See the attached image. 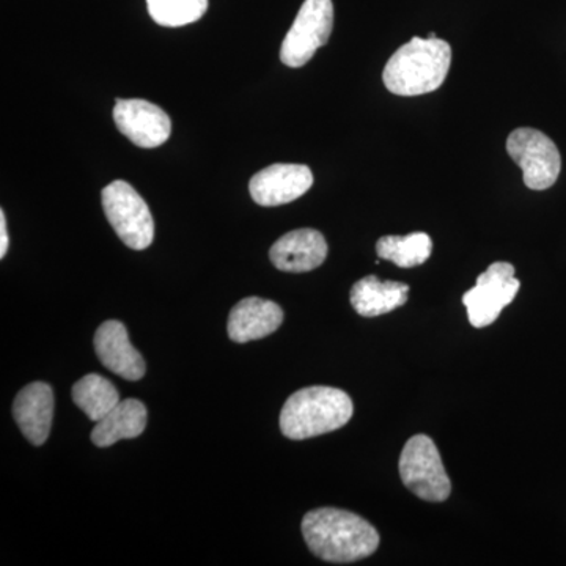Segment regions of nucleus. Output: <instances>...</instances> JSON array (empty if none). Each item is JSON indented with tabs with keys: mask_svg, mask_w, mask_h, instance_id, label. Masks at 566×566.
<instances>
[{
	"mask_svg": "<svg viewBox=\"0 0 566 566\" xmlns=\"http://www.w3.org/2000/svg\"><path fill=\"white\" fill-rule=\"evenodd\" d=\"M334 29L333 0H305L292 29L283 39L281 61L290 69H301L315 52L327 44Z\"/></svg>",
	"mask_w": 566,
	"mask_h": 566,
	"instance_id": "0eeeda50",
	"label": "nucleus"
},
{
	"mask_svg": "<svg viewBox=\"0 0 566 566\" xmlns=\"http://www.w3.org/2000/svg\"><path fill=\"white\" fill-rule=\"evenodd\" d=\"M521 282L515 277L512 263L497 262L479 275L474 289L464 293L463 304L468 308L469 322L474 327L493 324L506 305L515 301Z\"/></svg>",
	"mask_w": 566,
	"mask_h": 566,
	"instance_id": "6e6552de",
	"label": "nucleus"
},
{
	"mask_svg": "<svg viewBox=\"0 0 566 566\" xmlns=\"http://www.w3.org/2000/svg\"><path fill=\"white\" fill-rule=\"evenodd\" d=\"M326 256V240L314 229L283 234L270 251L271 262L283 273H308L322 266Z\"/></svg>",
	"mask_w": 566,
	"mask_h": 566,
	"instance_id": "f8f14e48",
	"label": "nucleus"
},
{
	"mask_svg": "<svg viewBox=\"0 0 566 566\" xmlns=\"http://www.w3.org/2000/svg\"><path fill=\"white\" fill-rule=\"evenodd\" d=\"M114 120L118 132L142 148L161 147L172 134L169 115L145 99H117Z\"/></svg>",
	"mask_w": 566,
	"mask_h": 566,
	"instance_id": "1a4fd4ad",
	"label": "nucleus"
},
{
	"mask_svg": "<svg viewBox=\"0 0 566 566\" xmlns=\"http://www.w3.org/2000/svg\"><path fill=\"white\" fill-rule=\"evenodd\" d=\"M208 6V0H147L153 21L164 28L192 24L207 13Z\"/></svg>",
	"mask_w": 566,
	"mask_h": 566,
	"instance_id": "6ab92c4d",
	"label": "nucleus"
},
{
	"mask_svg": "<svg viewBox=\"0 0 566 566\" xmlns=\"http://www.w3.org/2000/svg\"><path fill=\"white\" fill-rule=\"evenodd\" d=\"M283 323L281 305L262 297H245L229 316V337L234 344H248L275 333Z\"/></svg>",
	"mask_w": 566,
	"mask_h": 566,
	"instance_id": "4468645a",
	"label": "nucleus"
},
{
	"mask_svg": "<svg viewBox=\"0 0 566 566\" xmlns=\"http://www.w3.org/2000/svg\"><path fill=\"white\" fill-rule=\"evenodd\" d=\"M506 151L523 170L524 185L534 191H545L556 185L562 170L557 145L545 133L534 128H517L506 139Z\"/></svg>",
	"mask_w": 566,
	"mask_h": 566,
	"instance_id": "423d86ee",
	"label": "nucleus"
},
{
	"mask_svg": "<svg viewBox=\"0 0 566 566\" xmlns=\"http://www.w3.org/2000/svg\"><path fill=\"white\" fill-rule=\"evenodd\" d=\"M409 286L406 283L379 281L376 275H367L354 283L349 301L354 311L365 318L389 314L408 303Z\"/></svg>",
	"mask_w": 566,
	"mask_h": 566,
	"instance_id": "2eb2a0df",
	"label": "nucleus"
},
{
	"mask_svg": "<svg viewBox=\"0 0 566 566\" xmlns=\"http://www.w3.org/2000/svg\"><path fill=\"white\" fill-rule=\"evenodd\" d=\"M103 210L112 229L134 251L150 248L155 221L150 208L129 182L115 180L103 189Z\"/></svg>",
	"mask_w": 566,
	"mask_h": 566,
	"instance_id": "20e7f679",
	"label": "nucleus"
},
{
	"mask_svg": "<svg viewBox=\"0 0 566 566\" xmlns=\"http://www.w3.org/2000/svg\"><path fill=\"white\" fill-rule=\"evenodd\" d=\"M73 401L92 422H99L120 403V394L115 386L99 375H87L71 390Z\"/></svg>",
	"mask_w": 566,
	"mask_h": 566,
	"instance_id": "f3484780",
	"label": "nucleus"
},
{
	"mask_svg": "<svg viewBox=\"0 0 566 566\" xmlns=\"http://www.w3.org/2000/svg\"><path fill=\"white\" fill-rule=\"evenodd\" d=\"M308 549L331 564H352L376 553L379 534L364 517L340 509H316L303 520Z\"/></svg>",
	"mask_w": 566,
	"mask_h": 566,
	"instance_id": "f257e3e1",
	"label": "nucleus"
},
{
	"mask_svg": "<svg viewBox=\"0 0 566 566\" xmlns=\"http://www.w3.org/2000/svg\"><path fill=\"white\" fill-rule=\"evenodd\" d=\"M433 241L427 233L416 232L406 237H382L376 243L379 259L397 264L398 268L420 266L430 259Z\"/></svg>",
	"mask_w": 566,
	"mask_h": 566,
	"instance_id": "a211bd4d",
	"label": "nucleus"
},
{
	"mask_svg": "<svg viewBox=\"0 0 566 566\" xmlns=\"http://www.w3.org/2000/svg\"><path fill=\"white\" fill-rule=\"evenodd\" d=\"M353 412V400L344 390L326 386L305 387L283 405L281 430L285 438L304 441L345 427Z\"/></svg>",
	"mask_w": 566,
	"mask_h": 566,
	"instance_id": "7ed1b4c3",
	"label": "nucleus"
},
{
	"mask_svg": "<svg viewBox=\"0 0 566 566\" xmlns=\"http://www.w3.org/2000/svg\"><path fill=\"white\" fill-rule=\"evenodd\" d=\"M9 251V233H7L6 212L0 211V256H6Z\"/></svg>",
	"mask_w": 566,
	"mask_h": 566,
	"instance_id": "aec40b11",
	"label": "nucleus"
},
{
	"mask_svg": "<svg viewBox=\"0 0 566 566\" xmlns=\"http://www.w3.org/2000/svg\"><path fill=\"white\" fill-rule=\"evenodd\" d=\"M147 427V408L136 398H126L96 422L92 442L96 447H111L122 439L139 438Z\"/></svg>",
	"mask_w": 566,
	"mask_h": 566,
	"instance_id": "dca6fc26",
	"label": "nucleus"
},
{
	"mask_svg": "<svg viewBox=\"0 0 566 566\" xmlns=\"http://www.w3.org/2000/svg\"><path fill=\"white\" fill-rule=\"evenodd\" d=\"M93 345L96 356L112 374L122 376L126 381H139L144 378L147 365L129 342L125 324L117 319L104 322L96 331Z\"/></svg>",
	"mask_w": 566,
	"mask_h": 566,
	"instance_id": "9b49d317",
	"label": "nucleus"
},
{
	"mask_svg": "<svg viewBox=\"0 0 566 566\" xmlns=\"http://www.w3.org/2000/svg\"><path fill=\"white\" fill-rule=\"evenodd\" d=\"M13 416L22 434L33 446H43L54 419V392L46 382H32L14 398Z\"/></svg>",
	"mask_w": 566,
	"mask_h": 566,
	"instance_id": "ddd939ff",
	"label": "nucleus"
},
{
	"mask_svg": "<svg viewBox=\"0 0 566 566\" xmlns=\"http://www.w3.org/2000/svg\"><path fill=\"white\" fill-rule=\"evenodd\" d=\"M314 186V174L303 164H273L253 175L249 192L260 207H281L303 197Z\"/></svg>",
	"mask_w": 566,
	"mask_h": 566,
	"instance_id": "9d476101",
	"label": "nucleus"
},
{
	"mask_svg": "<svg viewBox=\"0 0 566 566\" xmlns=\"http://www.w3.org/2000/svg\"><path fill=\"white\" fill-rule=\"evenodd\" d=\"M400 476L405 486L428 502H444L452 493V483L433 439L416 434L406 442L400 457Z\"/></svg>",
	"mask_w": 566,
	"mask_h": 566,
	"instance_id": "39448f33",
	"label": "nucleus"
},
{
	"mask_svg": "<svg viewBox=\"0 0 566 566\" xmlns=\"http://www.w3.org/2000/svg\"><path fill=\"white\" fill-rule=\"evenodd\" d=\"M452 63V48L447 41L415 36L394 52L386 63L382 81L387 91L398 96H419L438 91L444 84Z\"/></svg>",
	"mask_w": 566,
	"mask_h": 566,
	"instance_id": "f03ea898",
	"label": "nucleus"
}]
</instances>
